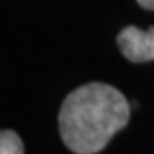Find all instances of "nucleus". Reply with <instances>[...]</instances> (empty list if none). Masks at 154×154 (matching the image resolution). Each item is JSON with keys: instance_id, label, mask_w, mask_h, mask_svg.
Wrapping results in <instances>:
<instances>
[{"instance_id": "nucleus-1", "label": "nucleus", "mask_w": 154, "mask_h": 154, "mask_svg": "<svg viewBox=\"0 0 154 154\" xmlns=\"http://www.w3.org/2000/svg\"><path fill=\"white\" fill-rule=\"evenodd\" d=\"M130 120V105L116 88L88 82L69 93L58 113L62 142L75 154H96Z\"/></svg>"}, {"instance_id": "nucleus-2", "label": "nucleus", "mask_w": 154, "mask_h": 154, "mask_svg": "<svg viewBox=\"0 0 154 154\" xmlns=\"http://www.w3.org/2000/svg\"><path fill=\"white\" fill-rule=\"evenodd\" d=\"M122 55L134 63L154 60V26L142 31L135 26H125L116 36Z\"/></svg>"}, {"instance_id": "nucleus-3", "label": "nucleus", "mask_w": 154, "mask_h": 154, "mask_svg": "<svg viewBox=\"0 0 154 154\" xmlns=\"http://www.w3.org/2000/svg\"><path fill=\"white\" fill-rule=\"evenodd\" d=\"M0 154H24V144L14 130L0 132Z\"/></svg>"}, {"instance_id": "nucleus-4", "label": "nucleus", "mask_w": 154, "mask_h": 154, "mask_svg": "<svg viewBox=\"0 0 154 154\" xmlns=\"http://www.w3.org/2000/svg\"><path fill=\"white\" fill-rule=\"evenodd\" d=\"M137 4L146 11H154V0H137Z\"/></svg>"}]
</instances>
